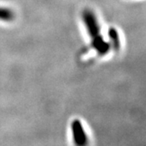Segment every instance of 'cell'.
I'll list each match as a JSON object with an SVG mask.
<instances>
[{
  "label": "cell",
  "instance_id": "cell-1",
  "mask_svg": "<svg viewBox=\"0 0 146 146\" xmlns=\"http://www.w3.org/2000/svg\"><path fill=\"white\" fill-rule=\"evenodd\" d=\"M82 20L91 40L102 36L99 23L93 11L89 9L84 10L82 12Z\"/></svg>",
  "mask_w": 146,
  "mask_h": 146
},
{
  "label": "cell",
  "instance_id": "cell-3",
  "mask_svg": "<svg viewBox=\"0 0 146 146\" xmlns=\"http://www.w3.org/2000/svg\"><path fill=\"white\" fill-rule=\"evenodd\" d=\"M91 46L100 55H106L110 50V43L106 42L102 36L93 39L91 41Z\"/></svg>",
  "mask_w": 146,
  "mask_h": 146
},
{
  "label": "cell",
  "instance_id": "cell-4",
  "mask_svg": "<svg viewBox=\"0 0 146 146\" xmlns=\"http://www.w3.org/2000/svg\"><path fill=\"white\" fill-rule=\"evenodd\" d=\"M108 36H109L110 46H112L115 51H119L121 46V43H120L119 34L117 29L113 27L110 28L108 30Z\"/></svg>",
  "mask_w": 146,
  "mask_h": 146
},
{
  "label": "cell",
  "instance_id": "cell-2",
  "mask_svg": "<svg viewBox=\"0 0 146 146\" xmlns=\"http://www.w3.org/2000/svg\"><path fill=\"white\" fill-rule=\"evenodd\" d=\"M71 127L72 131V136L74 143L79 146L85 145L88 144V136L86 135V132L84 129L83 124L80 122V120H73L71 123Z\"/></svg>",
  "mask_w": 146,
  "mask_h": 146
},
{
  "label": "cell",
  "instance_id": "cell-5",
  "mask_svg": "<svg viewBox=\"0 0 146 146\" xmlns=\"http://www.w3.org/2000/svg\"><path fill=\"white\" fill-rule=\"evenodd\" d=\"M15 19V13L10 8L0 7V21H12Z\"/></svg>",
  "mask_w": 146,
  "mask_h": 146
}]
</instances>
